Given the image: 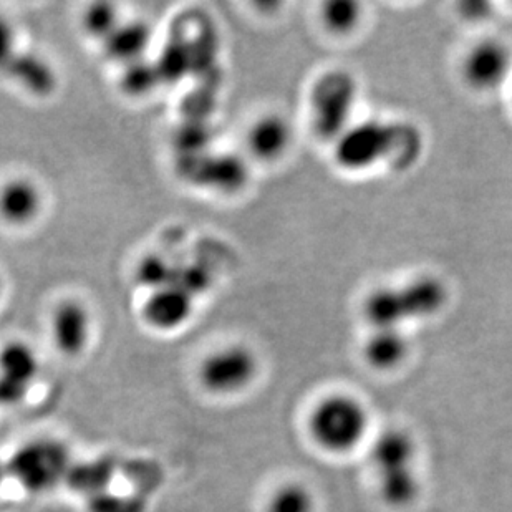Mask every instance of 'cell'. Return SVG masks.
<instances>
[{
	"label": "cell",
	"mask_w": 512,
	"mask_h": 512,
	"mask_svg": "<svg viewBox=\"0 0 512 512\" xmlns=\"http://www.w3.org/2000/svg\"><path fill=\"white\" fill-rule=\"evenodd\" d=\"M416 456V445L408 433L388 430L378 436L370 451V459L377 473L410 468Z\"/></svg>",
	"instance_id": "14"
},
{
	"label": "cell",
	"mask_w": 512,
	"mask_h": 512,
	"mask_svg": "<svg viewBox=\"0 0 512 512\" xmlns=\"http://www.w3.org/2000/svg\"><path fill=\"white\" fill-rule=\"evenodd\" d=\"M512 67V55L508 47L494 39H484L469 49L463 60V77L476 92L498 90Z\"/></svg>",
	"instance_id": "8"
},
{
	"label": "cell",
	"mask_w": 512,
	"mask_h": 512,
	"mask_svg": "<svg viewBox=\"0 0 512 512\" xmlns=\"http://www.w3.org/2000/svg\"><path fill=\"white\" fill-rule=\"evenodd\" d=\"M88 512H146V501L133 494H115L110 491L88 498Z\"/></svg>",
	"instance_id": "23"
},
{
	"label": "cell",
	"mask_w": 512,
	"mask_h": 512,
	"mask_svg": "<svg viewBox=\"0 0 512 512\" xmlns=\"http://www.w3.org/2000/svg\"><path fill=\"white\" fill-rule=\"evenodd\" d=\"M378 489L383 503L393 508L410 506L420 494V479L413 466L378 474Z\"/></svg>",
	"instance_id": "18"
},
{
	"label": "cell",
	"mask_w": 512,
	"mask_h": 512,
	"mask_svg": "<svg viewBox=\"0 0 512 512\" xmlns=\"http://www.w3.org/2000/svg\"><path fill=\"white\" fill-rule=\"evenodd\" d=\"M259 362L246 345H228L204 358L199 367V382L204 390L219 397L242 392L256 380Z\"/></svg>",
	"instance_id": "6"
},
{
	"label": "cell",
	"mask_w": 512,
	"mask_h": 512,
	"mask_svg": "<svg viewBox=\"0 0 512 512\" xmlns=\"http://www.w3.org/2000/svg\"><path fill=\"white\" fill-rule=\"evenodd\" d=\"M382 302L390 324L401 329L405 322L430 319L441 312L448 290L438 277H416L401 287H383Z\"/></svg>",
	"instance_id": "5"
},
{
	"label": "cell",
	"mask_w": 512,
	"mask_h": 512,
	"mask_svg": "<svg viewBox=\"0 0 512 512\" xmlns=\"http://www.w3.org/2000/svg\"><path fill=\"white\" fill-rule=\"evenodd\" d=\"M174 266L165 261L161 256H148L138 266L136 277L140 284L145 285L151 292L171 284L173 279Z\"/></svg>",
	"instance_id": "24"
},
{
	"label": "cell",
	"mask_w": 512,
	"mask_h": 512,
	"mask_svg": "<svg viewBox=\"0 0 512 512\" xmlns=\"http://www.w3.org/2000/svg\"><path fill=\"white\" fill-rule=\"evenodd\" d=\"M0 295H2V279H0Z\"/></svg>",
	"instance_id": "26"
},
{
	"label": "cell",
	"mask_w": 512,
	"mask_h": 512,
	"mask_svg": "<svg viewBox=\"0 0 512 512\" xmlns=\"http://www.w3.org/2000/svg\"><path fill=\"white\" fill-rule=\"evenodd\" d=\"M362 20V5L352 0H332L322 9L325 29L335 35H347L357 29Z\"/></svg>",
	"instance_id": "19"
},
{
	"label": "cell",
	"mask_w": 512,
	"mask_h": 512,
	"mask_svg": "<svg viewBox=\"0 0 512 512\" xmlns=\"http://www.w3.org/2000/svg\"><path fill=\"white\" fill-rule=\"evenodd\" d=\"M334 143L335 163L342 170L360 173L387 158H397L401 151L405 153V160H413L420 146V136L408 125L367 120L352 123Z\"/></svg>",
	"instance_id": "1"
},
{
	"label": "cell",
	"mask_w": 512,
	"mask_h": 512,
	"mask_svg": "<svg viewBox=\"0 0 512 512\" xmlns=\"http://www.w3.org/2000/svg\"><path fill=\"white\" fill-rule=\"evenodd\" d=\"M72 458L67 446L54 438H37L20 446L10 456L7 471L10 478L29 491L47 493L67 478Z\"/></svg>",
	"instance_id": "3"
},
{
	"label": "cell",
	"mask_w": 512,
	"mask_h": 512,
	"mask_svg": "<svg viewBox=\"0 0 512 512\" xmlns=\"http://www.w3.org/2000/svg\"><path fill=\"white\" fill-rule=\"evenodd\" d=\"M115 473V461L108 456H102V458L90 459V461L72 463L68 469L65 483L73 493L82 494L88 499L108 491L113 478H115Z\"/></svg>",
	"instance_id": "15"
},
{
	"label": "cell",
	"mask_w": 512,
	"mask_h": 512,
	"mask_svg": "<svg viewBox=\"0 0 512 512\" xmlns=\"http://www.w3.org/2000/svg\"><path fill=\"white\" fill-rule=\"evenodd\" d=\"M5 75L39 97H49L57 87V75L50 63L25 50H20Z\"/></svg>",
	"instance_id": "16"
},
{
	"label": "cell",
	"mask_w": 512,
	"mask_h": 512,
	"mask_svg": "<svg viewBox=\"0 0 512 512\" xmlns=\"http://www.w3.org/2000/svg\"><path fill=\"white\" fill-rule=\"evenodd\" d=\"M193 310V295L176 285H166L148 295L143 305V319L158 332H171L183 327Z\"/></svg>",
	"instance_id": "10"
},
{
	"label": "cell",
	"mask_w": 512,
	"mask_h": 512,
	"mask_svg": "<svg viewBox=\"0 0 512 512\" xmlns=\"http://www.w3.org/2000/svg\"><path fill=\"white\" fill-rule=\"evenodd\" d=\"M292 130L285 118L266 115L251 126L247 133V148L261 161H277L289 150Z\"/></svg>",
	"instance_id": "12"
},
{
	"label": "cell",
	"mask_w": 512,
	"mask_h": 512,
	"mask_svg": "<svg viewBox=\"0 0 512 512\" xmlns=\"http://www.w3.org/2000/svg\"><path fill=\"white\" fill-rule=\"evenodd\" d=\"M151 44L150 25L145 22H120L108 39L103 40L105 52L118 62L140 60Z\"/></svg>",
	"instance_id": "17"
},
{
	"label": "cell",
	"mask_w": 512,
	"mask_h": 512,
	"mask_svg": "<svg viewBox=\"0 0 512 512\" xmlns=\"http://www.w3.org/2000/svg\"><path fill=\"white\" fill-rule=\"evenodd\" d=\"M357 82L342 70L325 73L312 88L310 113L314 131L322 140L335 141L352 125Z\"/></svg>",
	"instance_id": "4"
},
{
	"label": "cell",
	"mask_w": 512,
	"mask_h": 512,
	"mask_svg": "<svg viewBox=\"0 0 512 512\" xmlns=\"http://www.w3.org/2000/svg\"><path fill=\"white\" fill-rule=\"evenodd\" d=\"M39 186L27 178H14L0 189V216L14 226L32 223L42 209Z\"/></svg>",
	"instance_id": "11"
},
{
	"label": "cell",
	"mask_w": 512,
	"mask_h": 512,
	"mask_svg": "<svg viewBox=\"0 0 512 512\" xmlns=\"http://www.w3.org/2000/svg\"><path fill=\"white\" fill-rule=\"evenodd\" d=\"M40 363L29 343H5L0 348V405H19L39 377Z\"/></svg>",
	"instance_id": "7"
},
{
	"label": "cell",
	"mask_w": 512,
	"mask_h": 512,
	"mask_svg": "<svg viewBox=\"0 0 512 512\" xmlns=\"http://www.w3.org/2000/svg\"><path fill=\"white\" fill-rule=\"evenodd\" d=\"M367 430L365 406L348 395H330L310 413V435L327 453H350L362 443Z\"/></svg>",
	"instance_id": "2"
},
{
	"label": "cell",
	"mask_w": 512,
	"mask_h": 512,
	"mask_svg": "<svg viewBox=\"0 0 512 512\" xmlns=\"http://www.w3.org/2000/svg\"><path fill=\"white\" fill-rule=\"evenodd\" d=\"M120 15L113 4H93L83 17V27L93 39L105 40L120 25Z\"/></svg>",
	"instance_id": "22"
},
{
	"label": "cell",
	"mask_w": 512,
	"mask_h": 512,
	"mask_svg": "<svg viewBox=\"0 0 512 512\" xmlns=\"http://www.w3.org/2000/svg\"><path fill=\"white\" fill-rule=\"evenodd\" d=\"M161 82V75L158 67L153 63L146 62L143 58L136 62L126 63L123 73V87L130 95H145Z\"/></svg>",
	"instance_id": "21"
},
{
	"label": "cell",
	"mask_w": 512,
	"mask_h": 512,
	"mask_svg": "<svg viewBox=\"0 0 512 512\" xmlns=\"http://www.w3.org/2000/svg\"><path fill=\"white\" fill-rule=\"evenodd\" d=\"M314 494L299 483H287L277 488L267 501L266 512H315Z\"/></svg>",
	"instance_id": "20"
},
{
	"label": "cell",
	"mask_w": 512,
	"mask_h": 512,
	"mask_svg": "<svg viewBox=\"0 0 512 512\" xmlns=\"http://www.w3.org/2000/svg\"><path fill=\"white\" fill-rule=\"evenodd\" d=\"M408 357V340L401 329H375L363 345V358L375 370L388 372Z\"/></svg>",
	"instance_id": "13"
},
{
	"label": "cell",
	"mask_w": 512,
	"mask_h": 512,
	"mask_svg": "<svg viewBox=\"0 0 512 512\" xmlns=\"http://www.w3.org/2000/svg\"><path fill=\"white\" fill-rule=\"evenodd\" d=\"M19 54L20 49L17 47L15 30L4 17H0V72H7V68L12 65L15 57Z\"/></svg>",
	"instance_id": "25"
},
{
	"label": "cell",
	"mask_w": 512,
	"mask_h": 512,
	"mask_svg": "<svg viewBox=\"0 0 512 512\" xmlns=\"http://www.w3.org/2000/svg\"><path fill=\"white\" fill-rule=\"evenodd\" d=\"M92 334V317L87 307L75 299L57 305L52 315V339L65 357H78L87 348Z\"/></svg>",
	"instance_id": "9"
}]
</instances>
